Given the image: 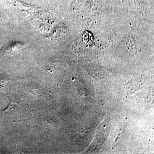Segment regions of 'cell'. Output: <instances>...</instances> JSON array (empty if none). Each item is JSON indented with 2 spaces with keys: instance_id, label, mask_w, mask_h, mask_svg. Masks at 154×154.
I'll return each instance as SVG.
<instances>
[{
  "instance_id": "1",
  "label": "cell",
  "mask_w": 154,
  "mask_h": 154,
  "mask_svg": "<svg viewBox=\"0 0 154 154\" xmlns=\"http://www.w3.org/2000/svg\"><path fill=\"white\" fill-rule=\"evenodd\" d=\"M16 4L17 7H18L20 10L25 11V12L28 13H32L33 11L38 9V8L36 6L26 4L19 1H16Z\"/></svg>"
}]
</instances>
